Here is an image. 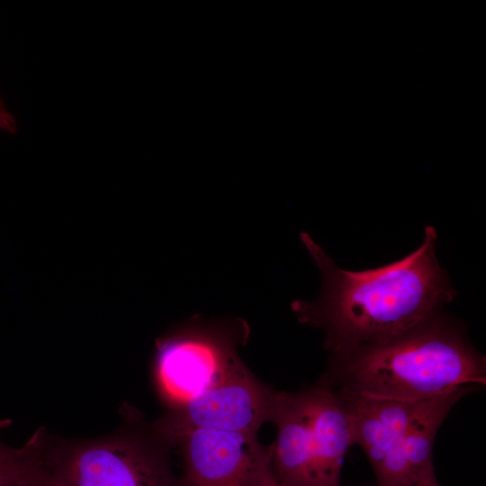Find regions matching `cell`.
Instances as JSON below:
<instances>
[{"instance_id": "8992f818", "label": "cell", "mask_w": 486, "mask_h": 486, "mask_svg": "<svg viewBox=\"0 0 486 486\" xmlns=\"http://www.w3.org/2000/svg\"><path fill=\"white\" fill-rule=\"evenodd\" d=\"M180 448L177 486H255L270 469L272 446L256 435L196 428L174 438Z\"/></svg>"}, {"instance_id": "52a82bcc", "label": "cell", "mask_w": 486, "mask_h": 486, "mask_svg": "<svg viewBox=\"0 0 486 486\" xmlns=\"http://www.w3.org/2000/svg\"><path fill=\"white\" fill-rule=\"evenodd\" d=\"M473 386H460L423 401L407 431L374 472L378 486H438L433 447L453 407Z\"/></svg>"}, {"instance_id": "9c48e42d", "label": "cell", "mask_w": 486, "mask_h": 486, "mask_svg": "<svg viewBox=\"0 0 486 486\" xmlns=\"http://www.w3.org/2000/svg\"><path fill=\"white\" fill-rule=\"evenodd\" d=\"M333 390L349 414L355 446L362 448L375 472L403 436L424 400L378 398Z\"/></svg>"}, {"instance_id": "7c38bea8", "label": "cell", "mask_w": 486, "mask_h": 486, "mask_svg": "<svg viewBox=\"0 0 486 486\" xmlns=\"http://www.w3.org/2000/svg\"><path fill=\"white\" fill-rule=\"evenodd\" d=\"M17 486H61L47 470L41 461L22 480Z\"/></svg>"}, {"instance_id": "9a60e30c", "label": "cell", "mask_w": 486, "mask_h": 486, "mask_svg": "<svg viewBox=\"0 0 486 486\" xmlns=\"http://www.w3.org/2000/svg\"><path fill=\"white\" fill-rule=\"evenodd\" d=\"M438 486H441L440 484Z\"/></svg>"}, {"instance_id": "3957f363", "label": "cell", "mask_w": 486, "mask_h": 486, "mask_svg": "<svg viewBox=\"0 0 486 486\" xmlns=\"http://www.w3.org/2000/svg\"><path fill=\"white\" fill-rule=\"evenodd\" d=\"M248 336L238 318L204 320L196 316L158 338L154 371L170 410L220 380L240 358L237 346Z\"/></svg>"}, {"instance_id": "5b68a950", "label": "cell", "mask_w": 486, "mask_h": 486, "mask_svg": "<svg viewBox=\"0 0 486 486\" xmlns=\"http://www.w3.org/2000/svg\"><path fill=\"white\" fill-rule=\"evenodd\" d=\"M274 392L239 359L216 382L169 410L154 425V433L167 446L176 436L196 428L256 435L261 425L269 421Z\"/></svg>"}, {"instance_id": "277c9868", "label": "cell", "mask_w": 486, "mask_h": 486, "mask_svg": "<svg viewBox=\"0 0 486 486\" xmlns=\"http://www.w3.org/2000/svg\"><path fill=\"white\" fill-rule=\"evenodd\" d=\"M162 446L133 434L48 445L43 464L61 486H177Z\"/></svg>"}, {"instance_id": "7a4b0ae2", "label": "cell", "mask_w": 486, "mask_h": 486, "mask_svg": "<svg viewBox=\"0 0 486 486\" xmlns=\"http://www.w3.org/2000/svg\"><path fill=\"white\" fill-rule=\"evenodd\" d=\"M321 377L341 392L419 401L485 385L486 360L461 323L441 310L388 339L331 353Z\"/></svg>"}, {"instance_id": "4fadbf2b", "label": "cell", "mask_w": 486, "mask_h": 486, "mask_svg": "<svg viewBox=\"0 0 486 486\" xmlns=\"http://www.w3.org/2000/svg\"><path fill=\"white\" fill-rule=\"evenodd\" d=\"M0 130L11 133H15L17 124L14 116L4 108V104L0 100Z\"/></svg>"}, {"instance_id": "30bf717a", "label": "cell", "mask_w": 486, "mask_h": 486, "mask_svg": "<svg viewBox=\"0 0 486 486\" xmlns=\"http://www.w3.org/2000/svg\"><path fill=\"white\" fill-rule=\"evenodd\" d=\"M302 393L322 486H341L344 457L355 446L349 414L322 377Z\"/></svg>"}, {"instance_id": "ba28073f", "label": "cell", "mask_w": 486, "mask_h": 486, "mask_svg": "<svg viewBox=\"0 0 486 486\" xmlns=\"http://www.w3.org/2000/svg\"><path fill=\"white\" fill-rule=\"evenodd\" d=\"M269 421L276 428L270 467L283 486H322L302 391L274 392Z\"/></svg>"}, {"instance_id": "6da1fadb", "label": "cell", "mask_w": 486, "mask_h": 486, "mask_svg": "<svg viewBox=\"0 0 486 486\" xmlns=\"http://www.w3.org/2000/svg\"><path fill=\"white\" fill-rule=\"evenodd\" d=\"M300 237L322 284L315 301L296 300L291 307L300 322L324 331L331 353L400 334L441 311L456 294L437 262L434 227H426L412 253L361 271L338 267L308 233Z\"/></svg>"}, {"instance_id": "5bb4252c", "label": "cell", "mask_w": 486, "mask_h": 486, "mask_svg": "<svg viewBox=\"0 0 486 486\" xmlns=\"http://www.w3.org/2000/svg\"><path fill=\"white\" fill-rule=\"evenodd\" d=\"M255 486H283L278 480L274 477L270 469L266 474L256 483Z\"/></svg>"}, {"instance_id": "8fae6325", "label": "cell", "mask_w": 486, "mask_h": 486, "mask_svg": "<svg viewBox=\"0 0 486 486\" xmlns=\"http://www.w3.org/2000/svg\"><path fill=\"white\" fill-rule=\"evenodd\" d=\"M7 423L0 420V430ZM46 446L42 431H38L20 448L7 446L0 439V486H17L40 462Z\"/></svg>"}]
</instances>
